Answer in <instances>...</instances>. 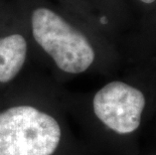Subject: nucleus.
<instances>
[{
	"instance_id": "obj_1",
	"label": "nucleus",
	"mask_w": 156,
	"mask_h": 155,
	"mask_svg": "<svg viewBox=\"0 0 156 155\" xmlns=\"http://www.w3.org/2000/svg\"><path fill=\"white\" fill-rule=\"evenodd\" d=\"M34 51L58 72L79 75L92 68L98 51L85 22L52 0H11Z\"/></svg>"
},
{
	"instance_id": "obj_2",
	"label": "nucleus",
	"mask_w": 156,
	"mask_h": 155,
	"mask_svg": "<svg viewBox=\"0 0 156 155\" xmlns=\"http://www.w3.org/2000/svg\"><path fill=\"white\" fill-rule=\"evenodd\" d=\"M61 140L58 120L34 105L0 111V155H54Z\"/></svg>"
},
{
	"instance_id": "obj_3",
	"label": "nucleus",
	"mask_w": 156,
	"mask_h": 155,
	"mask_svg": "<svg viewBox=\"0 0 156 155\" xmlns=\"http://www.w3.org/2000/svg\"><path fill=\"white\" fill-rule=\"evenodd\" d=\"M145 105L144 94L122 81L108 83L93 98L96 117L118 134H129L138 129Z\"/></svg>"
},
{
	"instance_id": "obj_4",
	"label": "nucleus",
	"mask_w": 156,
	"mask_h": 155,
	"mask_svg": "<svg viewBox=\"0 0 156 155\" xmlns=\"http://www.w3.org/2000/svg\"><path fill=\"white\" fill-rule=\"evenodd\" d=\"M34 51L20 14L11 0L0 1V87L15 82Z\"/></svg>"
},
{
	"instance_id": "obj_5",
	"label": "nucleus",
	"mask_w": 156,
	"mask_h": 155,
	"mask_svg": "<svg viewBox=\"0 0 156 155\" xmlns=\"http://www.w3.org/2000/svg\"><path fill=\"white\" fill-rule=\"evenodd\" d=\"M58 5L62 6L73 14L84 20L85 14L91 6L90 0H52Z\"/></svg>"
},
{
	"instance_id": "obj_6",
	"label": "nucleus",
	"mask_w": 156,
	"mask_h": 155,
	"mask_svg": "<svg viewBox=\"0 0 156 155\" xmlns=\"http://www.w3.org/2000/svg\"><path fill=\"white\" fill-rule=\"evenodd\" d=\"M139 1H141L142 3H145V4H151V3L154 2L155 0H139Z\"/></svg>"
},
{
	"instance_id": "obj_7",
	"label": "nucleus",
	"mask_w": 156,
	"mask_h": 155,
	"mask_svg": "<svg viewBox=\"0 0 156 155\" xmlns=\"http://www.w3.org/2000/svg\"><path fill=\"white\" fill-rule=\"evenodd\" d=\"M0 1H1V0H0Z\"/></svg>"
}]
</instances>
